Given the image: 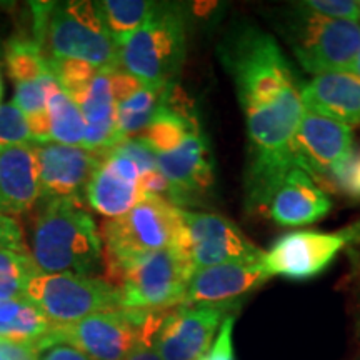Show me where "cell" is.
Returning <instances> with one entry per match:
<instances>
[{
  "label": "cell",
  "mask_w": 360,
  "mask_h": 360,
  "mask_svg": "<svg viewBox=\"0 0 360 360\" xmlns=\"http://www.w3.org/2000/svg\"><path fill=\"white\" fill-rule=\"evenodd\" d=\"M224 64L245 115V200L257 212L267 209L274 192L297 167L292 143L305 109L294 72L277 40L259 27H245L233 35L225 47Z\"/></svg>",
  "instance_id": "6da1fadb"
},
{
  "label": "cell",
  "mask_w": 360,
  "mask_h": 360,
  "mask_svg": "<svg viewBox=\"0 0 360 360\" xmlns=\"http://www.w3.org/2000/svg\"><path fill=\"white\" fill-rule=\"evenodd\" d=\"M35 42L49 64L82 60L96 69L120 67L119 44L98 2L32 4Z\"/></svg>",
  "instance_id": "7a4b0ae2"
},
{
  "label": "cell",
  "mask_w": 360,
  "mask_h": 360,
  "mask_svg": "<svg viewBox=\"0 0 360 360\" xmlns=\"http://www.w3.org/2000/svg\"><path fill=\"white\" fill-rule=\"evenodd\" d=\"M32 259L42 274L89 276L101 265V232L82 200H49L35 222Z\"/></svg>",
  "instance_id": "3957f363"
},
{
  "label": "cell",
  "mask_w": 360,
  "mask_h": 360,
  "mask_svg": "<svg viewBox=\"0 0 360 360\" xmlns=\"http://www.w3.org/2000/svg\"><path fill=\"white\" fill-rule=\"evenodd\" d=\"M182 233V209L159 197H142L127 214L102 225L103 281L115 287L125 269L147 255L179 245Z\"/></svg>",
  "instance_id": "277c9868"
},
{
  "label": "cell",
  "mask_w": 360,
  "mask_h": 360,
  "mask_svg": "<svg viewBox=\"0 0 360 360\" xmlns=\"http://www.w3.org/2000/svg\"><path fill=\"white\" fill-rule=\"evenodd\" d=\"M186 20L172 6H159L134 32L117 39L120 67L152 87H172L186 58Z\"/></svg>",
  "instance_id": "5b68a950"
},
{
  "label": "cell",
  "mask_w": 360,
  "mask_h": 360,
  "mask_svg": "<svg viewBox=\"0 0 360 360\" xmlns=\"http://www.w3.org/2000/svg\"><path fill=\"white\" fill-rule=\"evenodd\" d=\"M193 272L179 245L147 255L125 269L117 282L120 309L162 312L182 305Z\"/></svg>",
  "instance_id": "8992f818"
},
{
  "label": "cell",
  "mask_w": 360,
  "mask_h": 360,
  "mask_svg": "<svg viewBox=\"0 0 360 360\" xmlns=\"http://www.w3.org/2000/svg\"><path fill=\"white\" fill-rule=\"evenodd\" d=\"M25 299L56 326L120 309L115 287L103 278L75 274H39L27 283Z\"/></svg>",
  "instance_id": "52a82bcc"
},
{
  "label": "cell",
  "mask_w": 360,
  "mask_h": 360,
  "mask_svg": "<svg viewBox=\"0 0 360 360\" xmlns=\"http://www.w3.org/2000/svg\"><path fill=\"white\" fill-rule=\"evenodd\" d=\"M290 22V44L299 64L309 74L350 72L360 51V25L332 20L310 12L302 4Z\"/></svg>",
  "instance_id": "ba28073f"
},
{
  "label": "cell",
  "mask_w": 360,
  "mask_h": 360,
  "mask_svg": "<svg viewBox=\"0 0 360 360\" xmlns=\"http://www.w3.org/2000/svg\"><path fill=\"white\" fill-rule=\"evenodd\" d=\"M148 312L115 309L56 326L35 344L65 342L92 360H125L141 339Z\"/></svg>",
  "instance_id": "9c48e42d"
},
{
  "label": "cell",
  "mask_w": 360,
  "mask_h": 360,
  "mask_svg": "<svg viewBox=\"0 0 360 360\" xmlns=\"http://www.w3.org/2000/svg\"><path fill=\"white\" fill-rule=\"evenodd\" d=\"M182 222L184 233L179 247L186 252L193 270L264 257V250L252 244L236 224L217 214L182 209Z\"/></svg>",
  "instance_id": "30bf717a"
},
{
  "label": "cell",
  "mask_w": 360,
  "mask_h": 360,
  "mask_svg": "<svg viewBox=\"0 0 360 360\" xmlns=\"http://www.w3.org/2000/svg\"><path fill=\"white\" fill-rule=\"evenodd\" d=\"M232 302L180 305L167 314L157 332L155 347L162 360H197L212 345Z\"/></svg>",
  "instance_id": "8fae6325"
},
{
  "label": "cell",
  "mask_w": 360,
  "mask_h": 360,
  "mask_svg": "<svg viewBox=\"0 0 360 360\" xmlns=\"http://www.w3.org/2000/svg\"><path fill=\"white\" fill-rule=\"evenodd\" d=\"M349 242L347 233L314 231L289 232L278 237L270 250L264 252L262 264L270 277L307 281L323 272Z\"/></svg>",
  "instance_id": "7c38bea8"
},
{
  "label": "cell",
  "mask_w": 360,
  "mask_h": 360,
  "mask_svg": "<svg viewBox=\"0 0 360 360\" xmlns=\"http://www.w3.org/2000/svg\"><path fill=\"white\" fill-rule=\"evenodd\" d=\"M352 150V127L314 112H304L292 143L297 167L305 170L314 180H323Z\"/></svg>",
  "instance_id": "4fadbf2b"
},
{
  "label": "cell",
  "mask_w": 360,
  "mask_h": 360,
  "mask_svg": "<svg viewBox=\"0 0 360 360\" xmlns=\"http://www.w3.org/2000/svg\"><path fill=\"white\" fill-rule=\"evenodd\" d=\"M39 160L42 197L80 199L90 179L101 167L103 157L84 147L62 146L56 142L35 143Z\"/></svg>",
  "instance_id": "5bb4252c"
},
{
  "label": "cell",
  "mask_w": 360,
  "mask_h": 360,
  "mask_svg": "<svg viewBox=\"0 0 360 360\" xmlns=\"http://www.w3.org/2000/svg\"><path fill=\"white\" fill-rule=\"evenodd\" d=\"M269 278L262 259L199 269L188 281L182 305L233 302Z\"/></svg>",
  "instance_id": "9a60e30c"
},
{
  "label": "cell",
  "mask_w": 360,
  "mask_h": 360,
  "mask_svg": "<svg viewBox=\"0 0 360 360\" xmlns=\"http://www.w3.org/2000/svg\"><path fill=\"white\" fill-rule=\"evenodd\" d=\"M157 169L177 193L179 209L214 182L212 155L200 130L188 134L172 150L157 154Z\"/></svg>",
  "instance_id": "2e32d148"
},
{
  "label": "cell",
  "mask_w": 360,
  "mask_h": 360,
  "mask_svg": "<svg viewBox=\"0 0 360 360\" xmlns=\"http://www.w3.org/2000/svg\"><path fill=\"white\" fill-rule=\"evenodd\" d=\"M330 209L332 202L326 191L299 167L287 174L267 205L270 219L285 227L317 222L326 217Z\"/></svg>",
  "instance_id": "e0dca14e"
},
{
  "label": "cell",
  "mask_w": 360,
  "mask_h": 360,
  "mask_svg": "<svg viewBox=\"0 0 360 360\" xmlns=\"http://www.w3.org/2000/svg\"><path fill=\"white\" fill-rule=\"evenodd\" d=\"M42 197L35 143L0 148V214L20 215Z\"/></svg>",
  "instance_id": "ac0fdd59"
},
{
  "label": "cell",
  "mask_w": 360,
  "mask_h": 360,
  "mask_svg": "<svg viewBox=\"0 0 360 360\" xmlns=\"http://www.w3.org/2000/svg\"><path fill=\"white\" fill-rule=\"evenodd\" d=\"M304 109L349 127L360 124V79L352 72L321 74L300 89Z\"/></svg>",
  "instance_id": "d6986e66"
},
{
  "label": "cell",
  "mask_w": 360,
  "mask_h": 360,
  "mask_svg": "<svg viewBox=\"0 0 360 360\" xmlns=\"http://www.w3.org/2000/svg\"><path fill=\"white\" fill-rule=\"evenodd\" d=\"M79 107L85 120L84 148L102 155L120 142L115 124V101L110 90V69H98Z\"/></svg>",
  "instance_id": "ffe728a7"
},
{
  "label": "cell",
  "mask_w": 360,
  "mask_h": 360,
  "mask_svg": "<svg viewBox=\"0 0 360 360\" xmlns=\"http://www.w3.org/2000/svg\"><path fill=\"white\" fill-rule=\"evenodd\" d=\"M85 199L103 217L117 219L127 214L142 199V193L139 182L122 177L112 165L102 160L85 188Z\"/></svg>",
  "instance_id": "44dd1931"
},
{
  "label": "cell",
  "mask_w": 360,
  "mask_h": 360,
  "mask_svg": "<svg viewBox=\"0 0 360 360\" xmlns=\"http://www.w3.org/2000/svg\"><path fill=\"white\" fill-rule=\"evenodd\" d=\"M169 90L170 87L160 89L143 84L127 101L115 103V124L120 141L146 132L167 101Z\"/></svg>",
  "instance_id": "7402d4cb"
},
{
  "label": "cell",
  "mask_w": 360,
  "mask_h": 360,
  "mask_svg": "<svg viewBox=\"0 0 360 360\" xmlns=\"http://www.w3.org/2000/svg\"><path fill=\"white\" fill-rule=\"evenodd\" d=\"M47 114L51 122V142L62 146L82 147L85 120L82 110L67 94L53 85L47 97Z\"/></svg>",
  "instance_id": "603a6c76"
},
{
  "label": "cell",
  "mask_w": 360,
  "mask_h": 360,
  "mask_svg": "<svg viewBox=\"0 0 360 360\" xmlns=\"http://www.w3.org/2000/svg\"><path fill=\"white\" fill-rule=\"evenodd\" d=\"M195 130H199L195 119H192L186 110H180L165 101L159 114L143 132V139L154 148L155 154H164L177 147L188 134Z\"/></svg>",
  "instance_id": "cb8c5ba5"
},
{
  "label": "cell",
  "mask_w": 360,
  "mask_h": 360,
  "mask_svg": "<svg viewBox=\"0 0 360 360\" xmlns=\"http://www.w3.org/2000/svg\"><path fill=\"white\" fill-rule=\"evenodd\" d=\"M42 274L27 252L0 250V297L25 300L27 283Z\"/></svg>",
  "instance_id": "d4e9b609"
},
{
  "label": "cell",
  "mask_w": 360,
  "mask_h": 360,
  "mask_svg": "<svg viewBox=\"0 0 360 360\" xmlns=\"http://www.w3.org/2000/svg\"><path fill=\"white\" fill-rule=\"evenodd\" d=\"M6 60L15 84L30 82L52 70L34 39H12L7 44Z\"/></svg>",
  "instance_id": "484cf974"
},
{
  "label": "cell",
  "mask_w": 360,
  "mask_h": 360,
  "mask_svg": "<svg viewBox=\"0 0 360 360\" xmlns=\"http://www.w3.org/2000/svg\"><path fill=\"white\" fill-rule=\"evenodd\" d=\"M98 6L105 15L110 32L119 39L146 24L154 13L157 4L146 0H103L98 2Z\"/></svg>",
  "instance_id": "4316f807"
},
{
  "label": "cell",
  "mask_w": 360,
  "mask_h": 360,
  "mask_svg": "<svg viewBox=\"0 0 360 360\" xmlns=\"http://www.w3.org/2000/svg\"><path fill=\"white\" fill-rule=\"evenodd\" d=\"M52 72L56 75L58 87L80 105L87 96L98 69L82 60H60L53 62Z\"/></svg>",
  "instance_id": "83f0119b"
},
{
  "label": "cell",
  "mask_w": 360,
  "mask_h": 360,
  "mask_svg": "<svg viewBox=\"0 0 360 360\" xmlns=\"http://www.w3.org/2000/svg\"><path fill=\"white\" fill-rule=\"evenodd\" d=\"M57 84L53 72H47L42 77L30 82L15 84V97L13 103L25 115V119L47 115V97L53 85Z\"/></svg>",
  "instance_id": "f1b7e54d"
},
{
  "label": "cell",
  "mask_w": 360,
  "mask_h": 360,
  "mask_svg": "<svg viewBox=\"0 0 360 360\" xmlns=\"http://www.w3.org/2000/svg\"><path fill=\"white\" fill-rule=\"evenodd\" d=\"M35 143L25 115L15 103L0 105V148Z\"/></svg>",
  "instance_id": "f546056e"
},
{
  "label": "cell",
  "mask_w": 360,
  "mask_h": 360,
  "mask_svg": "<svg viewBox=\"0 0 360 360\" xmlns=\"http://www.w3.org/2000/svg\"><path fill=\"white\" fill-rule=\"evenodd\" d=\"M322 182L330 184L335 192L349 199L360 200V148H354L352 154Z\"/></svg>",
  "instance_id": "4dcf8cb0"
},
{
  "label": "cell",
  "mask_w": 360,
  "mask_h": 360,
  "mask_svg": "<svg viewBox=\"0 0 360 360\" xmlns=\"http://www.w3.org/2000/svg\"><path fill=\"white\" fill-rule=\"evenodd\" d=\"M169 310H162V312H148L147 321L143 323V330L141 339H139L132 352L127 355L125 360H162L155 347V337L157 332L167 317Z\"/></svg>",
  "instance_id": "1f68e13d"
},
{
  "label": "cell",
  "mask_w": 360,
  "mask_h": 360,
  "mask_svg": "<svg viewBox=\"0 0 360 360\" xmlns=\"http://www.w3.org/2000/svg\"><path fill=\"white\" fill-rule=\"evenodd\" d=\"M110 150L132 160L142 175L157 169V154L143 137L124 139V141H120L117 146L112 147Z\"/></svg>",
  "instance_id": "d6a6232c"
},
{
  "label": "cell",
  "mask_w": 360,
  "mask_h": 360,
  "mask_svg": "<svg viewBox=\"0 0 360 360\" xmlns=\"http://www.w3.org/2000/svg\"><path fill=\"white\" fill-rule=\"evenodd\" d=\"M302 6L326 19L355 22V24L360 19L359 2L354 0H309Z\"/></svg>",
  "instance_id": "836d02e7"
},
{
  "label": "cell",
  "mask_w": 360,
  "mask_h": 360,
  "mask_svg": "<svg viewBox=\"0 0 360 360\" xmlns=\"http://www.w3.org/2000/svg\"><path fill=\"white\" fill-rule=\"evenodd\" d=\"M233 326H236V317L229 315L219 328V334L215 337L212 345L207 352L197 360H236L233 357Z\"/></svg>",
  "instance_id": "e575fe53"
},
{
  "label": "cell",
  "mask_w": 360,
  "mask_h": 360,
  "mask_svg": "<svg viewBox=\"0 0 360 360\" xmlns=\"http://www.w3.org/2000/svg\"><path fill=\"white\" fill-rule=\"evenodd\" d=\"M142 85L143 82L135 79L134 75L129 74V72H125L122 67L110 69V90L115 103L127 101L130 96H134V94L142 87Z\"/></svg>",
  "instance_id": "d590c367"
},
{
  "label": "cell",
  "mask_w": 360,
  "mask_h": 360,
  "mask_svg": "<svg viewBox=\"0 0 360 360\" xmlns=\"http://www.w3.org/2000/svg\"><path fill=\"white\" fill-rule=\"evenodd\" d=\"M37 349V360H92L65 342L34 344Z\"/></svg>",
  "instance_id": "8d00e7d4"
},
{
  "label": "cell",
  "mask_w": 360,
  "mask_h": 360,
  "mask_svg": "<svg viewBox=\"0 0 360 360\" xmlns=\"http://www.w3.org/2000/svg\"><path fill=\"white\" fill-rule=\"evenodd\" d=\"M0 250H25L22 244L20 225L6 214H0Z\"/></svg>",
  "instance_id": "74e56055"
},
{
  "label": "cell",
  "mask_w": 360,
  "mask_h": 360,
  "mask_svg": "<svg viewBox=\"0 0 360 360\" xmlns=\"http://www.w3.org/2000/svg\"><path fill=\"white\" fill-rule=\"evenodd\" d=\"M0 354L4 360H37V349L34 344L13 342L0 337Z\"/></svg>",
  "instance_id": "f35d334b"
},
{
  "label": "cell",
  "mask_w": 360,
  "mask_h": 360,
  "mask_svg": "<svg viewBox=\"0 0 360 360\" xmlns=\"http://www.w3.org/2000/svg\"><path fill=\"white\" fill-rule=\"evenodd\" d=\"M350 72H352L354 75H357V77L360 79V51L357 53V57H355V60H354L352 69H350Z\"/></svg>",
  "instance_id": "ab89813d"
},
{
  "label": "cell",
  "mask_w": 360,
  "mask_h": 360,
  "mask_svg": "<svg viewBox=\"0 0 360 360\" xmlns=\"http://www.w3.org/2000/svg\"><path fill=\"white\" fill-rule=\"evenodd\" d=\"M0 98H2V79H0Z\"/></svg>",
  "instance_id": "60d3db41"
},
{
  "label": "cell",
  "mask_w": 360,
  "mask_h": 360,
  "mask_svg": "<svg viewBox=\"0 0 360 360\" xmlns=\"http://www.w3.org/2000/svg\"><path fill=\"white\" fill-rule=\"evenodd\" d=\"M6 300H8V299H2V297H0V305H2L4 302H6Z\"/></svg>",
  "instance_id": "b9f144b4"
},
{
  "label": "cell",
  "mask_w": 360,
  "mask_h": 360,
  "mask_svg": "<svg viewBox=\"0 0 360 360\" xmlns=\"http://www.w3.org/2000/svg\"><path fill=\"white\" fill-rule=\"evenodd\" d=\"M0 360H4V357H2V354H0Z\"/></svg>",
  "instance_id": "7bdbcfd3"
},
{
  "label": "cell",
  "mask_w": 360,
  "mask_h": 360,
  "mask_svg": "<svg viewBox=\"0 0 360 360\" xmlns=\"http://www.w3.org/2000/svg\"><path fill=\"white\" fill-rule=\"evenodd\" d=\"M359 11H360V2H359ZM360 20V19H359Z\"/></svg>",
  "instance_id": "ee69618b"
}]
</instances>
